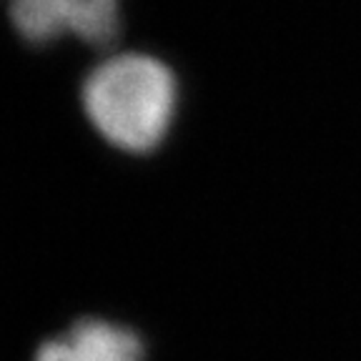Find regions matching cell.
Returning a JSON list of instances; mask_svg holds the SVG:
<instances>
[{"instance_id":"2","label":"cell","mask_w":361,"mask_h":361,"mask_svg":"<svg viewBox=\"0 0 361 361\" xmlns=\"http://www.w3.org/2000/svg\"><path fill=\"white\" fill-rule=\"evenodd\" d=\"M8 16L33 45L61 38L108 45L121 30V0H8Z\"/></svg>"},{"instance_id":"1","label":"cell","mask_w":361,"mask_h":361,"mask_svg":"<svg viewBox=\"0 0 361 361\" xmlns=\"http://www.w3.org/2000/svg\"><path fill=\"white\" fill-rule=\"evenodd\" d=\"M80 101L103 141L138 156L166 141L178 111V80L158 58L118 53L85 75Z\"/></svg>"},{"instance_id":"3","label":"cell","mask_w":361,"mask_h":361,"mask_svg":"<svg viewBox=\"0 0 361 361\" xmlns=\"http://www.w3.org/2000/svg\"><path fill=\"white\" fill-rule=\"evenodd\" d=\"M33 361H146L133 329L106 319H83L38 346Z\"/></svg>"}]
</instances>
